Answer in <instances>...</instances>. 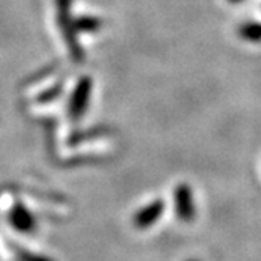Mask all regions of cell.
Segmentation results:
<instances>
[{
	"label": "cell",
	"mask_w": 261,
	"mask_h": 261,
	"mask_svg": "<svg viewBox=\"0 0 261 261\" xmlns=\"http://www.w3.org/2000/svg\"><path fill=\"white\" fill-rule=\"evenodd\" d=\"M189 261H197V259H189Z\"/></svg>",
	"instance_id": "cell-9"
},
{
	"label": "cell",
	"mask_w": 261,
	"mask_h": 261,
	"mask_svg": "<svg viewBox=\"0 0 261 261\" xmlns=\"http://www.w3.org/2000/svg\"><path fill=\"white\" fill-rule=\"evenodd\" d=\"M164 201L162 200H153L150 201L148 204H145L143 208H140L136 214H134V227L139 228V230H146V228H150L153 227L154 223L162 217L164 214Z\"/></svg>",
	"instance_id": "cell-3"
},
{
	"label": "cell",
	"mask_w": 261,
	"mask_h": 261,
	"mask_svg": "<svg viewBox=\"0 0 261 261\" xmlns=\"http://www.w3.org/2000/svg\"><path fill=\"white\" fill-rule=\"evenodd\" d=\"M231 2H241V0H231Z\"/></svg>",
	"instance_id": "cell-8"
},
{
	"label": "cell",
	"mask_w": 261,
	"mask_h": 261,
	"mask_svg": "<svg viewBox=\"0 0 261 261\" xmlns=\"http://www.w3.org/2000/svg\"><path fill=\"white\" fill-rule=\"evenodd\" d=\"M173 204L175 213L179 220L191 222L195 217V201H194V192L186 182L178 184L173 191Z\"/></svg>",
	"instance_id": "cell-1"
},
{
	"label": "cell",
	"mask_w": 261,
	"mask_h": 261,
	"mask_svg": "<svg viewBox=\"0 0 261 261\" xmlns=\"http://www.w3.org/2000/svg\"><path fill=\"white\" fill-rule=\"evenodd\" d=\"M19 261H54L49 256L40 255V253H33V252H27V250H21L19 252Z\"/></svg>",
	"instance_id": "cell-7"
},
{
	"label": "cell",
	"mask_w": 261,
	"mask_h": 261,
	"mask_svg": "<svg viewBox=\"0 0 261 261\" xmlns=\"http://www.w3.org/2000/svg\"><path fill=\"white\" fill-rule=\"evenodd\" d=\"M10 223L16 231L32 233L36 227V219L25 204L16 203L10 211Z\"/></svg>",
	"instance_id": "cell-4"
},
{
	"label": "cell",
	"mask_w": 261,
	"mask_h": 261,
	"mask_svg": "<svg viewBox=\"0 0 261 261\" xmlns=\"http://www.w3.org/2000/svg\"><path fill=\"white\" fill-rule=\"evenodd\" d=\"M74 27L82 32H96L101 27V22L95 19V17H82V19L74 24Z\"/></svg>",
	"instance_id": "cell-5"
},
{
	"label": "cell",
	"mask_w": 261,
	"mask_h": 261,
	"mask_svg": "<svg viewBox=\"0 0 261 261\" xmlns=\"http://www.w3.org/2000/svg\"><path fill=\"white\" fill-rule=\"evenodd\" d=\"M241 35L250 41H258V40H261V25L259 24H246L241 29Z\"/></svg>",
	"instance_id": "cell-6"
},
{
	"label": "cell",
	"mask_w": 261,
	"mask_h": 261,
	"mask_svg": "<svg viewBox=\"0 0 261 261\" xmlns=\"http://www.w3.org/2000/svg\"><path fill=\"white\" fill-rule=\"evenodd\" d=\"M91 90H93V82L90 77H82L76 88H74L71 99H69V115L72 120H79L88 107L90 96H91Z\"/></svg>",
	"instance_id": "cell-2"
}]
</instances>
